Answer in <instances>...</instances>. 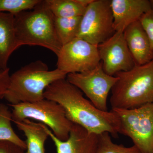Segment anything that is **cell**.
Instances as JSON below:
<instances>
[{"instance_id":"obj_6","label":"cell","mask_w":153,"mask_h":153,"mask_svg":"<svg viewBox=\"0 0 153 153\" xmlns=\"http://www.w3.org/2000/svg\"><path fill=\"white\" fill-rule=\"evenodd\" d=\"M111 110L119 119L120 133L130 138L140 153H153V102L133 109Z\"/></svg>"},{"instance_id":"obj_16","label":"cell","mask_w":153,"mask_h":153,"mask_svg":"<svg viewBox=\"0 0 153 153\" xmlns=\"http://www.w3.org/2000/svg\"><path fill=\"white\" fill-rule=\"evenodd\" d=\"M47 7L54 16L68 18L82 16L86 7L77 0H45Z\"/></svg>"},{"instance_id":"obj_9","label":"cell","mask_w":153,"mask_h":153,"mask_svg":"<svg viewBox=\"0 0 153 153\" xmlns=\"http://www.w3.org/2000/svg\"><path fill=\"white\" fill-rule=\"evenodd\" d=\"M57 56V68L67 74L89 71L100 63L97 46L78 38L62 46Z\"/></svg>"},{"instance_id":"obj_17","label":"cell","mask_w":153,"mask_h":153,"mask_svg":"<svg viewBox=\"0 0 153 153\" xmlns=\"http://www.w3.org/2000/svg\"><path fill=\"white\" fill-rule=\"evenodd\" d=\"M81 17L68 18L55 17V32L62 46L71 42L77 37Z\"/></svg>"},{"instance_id":"obj_15","label":"cell","mask_w":153,"mask_h":153,"mask_svg":"<svg viewBox=\"0 0 153 153\" xmlns=\"http://www.w3.org/2000/svg\"><path fill=\"white\" fill-rule=\"evenodd\" d=\"M19 130L26 137L25 153H46L45 144L49 137L45 125L29 119L14 122Z\"/></svg>"},{"instance_id":"obj_10","label":"cell","mask_w":153,"mask_h":153,"mask_svg":"<svg viewBox=\"0 0 153 153\" xmlns=\"http://www.w3.org/2000/svg\"><path fill=\"white\" fill-rule=\"evenodd\" d=\"M123 32H116L111 37L97 46L103 70L111 76L129 71L136 65Z\"/></svg>"},{"instance_id":"obj_18","label":"cell","mask_w":153,"mask_h":153,"mask_svg":"<svg viewBox=\"0 0 153 153\" xmlns=\"http://www.w3.org/2000/svg\"><path fill=\"white\" fill-rule=\"evenodd\" d=\"M12 112L5 104H0V141H7L26 149L25 141L16 133L12 126Z\"/></svg>"},{"instance_id":"obj_20","label":"cell","mask_w":153,"mask_h":153,"mask_svg":"<svg viewBox=\"0 0 153 153\" xmlns=\"http://www.w3.org/2000/svg\"><path fill=\"white\" fill-rule=\"evenodd\" d=\"M41 0H0V12L15 15L35 8Z\"/></svg>"},{"instance_id":"obj_11","label":"cell","mask_w":153,"mask_h":153,"mask_svg":"<svg viewBox=\"0 0 153 153\" xmlns=\"http://www.w3.org/2000/svg\"><path fill=\"white\" fill-rule=\"evenodd\" d=\"M46 131L56 147L57 153H96L99 135L88 131L84 128L73 123L66 140L58 139L49 128Z\"/></svg>"},{"instance_id":"obj_13","label":"cell","mask_w":153,"mask_h":153,"mask_svg":"<svg viewBox=\"0 0 153 153\" xmlns=\"http://www.w3.org/2000/svg\"><path fill=\"white\" fill-rule=\"evenodd\" d=\"M123 33L136 65H144L153 60V52L149 40L139 20L129 25Z\"/></svg>"},{"instance_id":"obj_24","label":"cell","mask_w":153,"mask_h":153,"mask_svg":"<svg viewBox=\"0 0 153 153\" xmlns=\"http://www.w3.org/2000/svg\"><path fill=\"white\" fill-rule=\"evenodd\" d=\"M149 1L150 3L151 9L153 10V0H150Z\"/></svg>"},{"instance_id":"obj_19","label":"cell","mask_w":153,"mask_h":153,"mask_svg":"<svg viewBox=\"0 0 153 153\" xmlns=\"http://www.w3.org/2000/svg\"><path fill=\"white\" fill-rule=\"evenodd\" d=\"M109 133L99 135L96 153H140L135 146L126 147L113 142Z\"/></svg>"},{"instance_id":"obj_3","label":"cell","mask_w":153,"mask_h":153,"mask_svg":"<svg viewBox=\"0 0 153 153\" xmlns=\"http://www.w3.org/2000/svg\"><path fill=\"white\" fill-rule=\"evenodd\" d=\"M67 74L58 68L49 70L47 64L36 60L23 66L11 74L4 98L11 105L33 102L44 99L46 88Z\"/></svg>"},{"instance_id":"obj_12","label":"cell","mask_w":153,"mask_h":153,"mask_svg":"<svg viewBox=\"0 0 153 153\" xmlns=\"http://www.w3.org/2000/svg\"><path fill=\"white\" fill-rule=\"evenodd\" d=\"M111 7L115 32H123L129 25L139 20L152 9L148 0H111Z\"/></svg>"},{"instance_id":"obj_8","label":"cell","mask_w":153,"mask_h":153,"mask_svg":"<svg viewBox=\"0 0 153 153\" xmlns=\"http://www.w3.org/2000/svg\"><path fill=\"white\" fill-rule=\"evenodd\" d=\"M118 77L111 76L103 70L101 62L93 69L82 73H70L66 79L89 99L98 109L108 111L107 99Z\"/></svg>"},{"instance_id":"obj_2","label":"cell","mask_w":153,"mask_h":153,"mask_svg":"<svg viewBox=\"0 0 153 153\" xmlns=\"http://www.w3.org/2000/svg\"><path fill=\"white\" fill-rule=\"evenodd\" d=\"M54 19L45 1L32 10L15 15L16 49L23 45L40 46L57 56L62 46L56 35Z\"/></svg>"},{"instance_id":"obj_7","label":"cell","mask_w":153,"mask_h":153,"mask_svg":"<svg viewBox=\"0 0 153 153\" xmlns=\"http://www.w3.org/2000/svg\"><path fill=\"white\" fill-rule=\"evenodd\" d=\"M115 33L111 1L94 0L81 17L76 38L97 46Z\"/></svg>"},{"instance_id":"obj_21","label":"cell","mask_w":153,"mask_h":153,"mask_svg":"<svg viewBox=\"0 0 153 153\" xmlns=\"http://www.w3.org/2000/svg\"><path fill=\"white\" fill-rule=\"evenodd\" d=\"M139 21L147 35L153 52V10L151 9L144 14Z\"/></svg>"},{"instance_id":"obj_14","label":"cell","mask_w":153,"mask_h":153,"mask_svg":"<svg viewBox=\"0 0 153 153\" xmlns=\"http://www.w3.org/2000/svg\"><path fill=\"white\" fill-rule=\"evenodd\" d=\"M16 49L15 15L0 12V68H8L9 58Z\"/></svg>"},{"instance_id":"obj_23","label":"cell","mask_w":153,"mask_h":153,"mask_svg":"<svg viewBox=\"0 0 153 153\" xmlns=\"http://www.w3.org/2000/svg\"><path fill=\"white\" fill-rule=\"evenodd\" d=\"M24 148L10 142L0 141V153H25Z\"/></svg>"},{"instance_id":"obj_22","label":"cell","mask_w":153,"mask_h":153,"mask_svg":"<svg viewBox=\"0 0 153 153\" xmlns=\"http://www.w3.org/2000/svg\"><path fill=\"white\" fill-rule=\"evenodd\" d=\"M10 77V68H0V99L4 98L8 88Z\"/></svg>"},{"instance_id":"obj_1","label":"cell","mask_w":153,"mask_h":153,"mask_svg":"<svg viewBox=\"0 0 153 153\" xmlns=\"http://www.w3.org/2000/svg\"><path fill=\"white\" fill-rule=\"evenodd\" d=\"M44 98L57 102L63 108L67 118L92 133H109L116 137L120 133L119 119L112 110L97 108L83 96L81 90L66 78L53 82L46 88Z\"/></svg>"},{"instance_id":"obj_4","label":"cell","mask_w":153,"mask_h":153,"mask_svg":"<svg viewBox=\"0 0 153 153\" xmlns=\"http://www.w3.org/2000/svg\"><path fill=\"white\" fill-rule=\"evenodd\" d=\"M115 76L118 79L111 90V109H133L153 102V59Z\"/></svg>"},{"instance_id":"obj_5","label":"cell","mask_w":153,"mask_h":153,"mask_svg":"<svg viewBox=\"0 0 153 153\" xmlns=\"http://www.w3.org/2000/svg\"><path fill=\"white\" fill-rule=\"evenodd\" d=\"M14 122L33 119L51 129L55 137L62 141L69 137L73 123L68 120L63 108L57 102L44 98L33 102L11 105Z\"/></svg>"}]
</instances>
